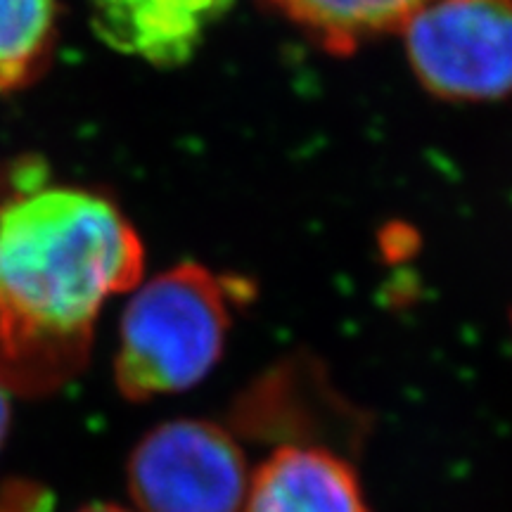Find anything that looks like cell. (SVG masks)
I'll list each match as a JSON object with an SVG mask.
<instances>
[{"label": "cell", "mask_w": 512, "mask_h": 512, "mask_svg": "<svg viewBox=\"0 0 512 512\" xmlns=\"http://www.w3.org/2000/svg\"><path fill=\"white\" fill-rule=\"evenodd\" d=\"M143 268V242L112 200L19 171L0 200V387L43 396L72 382L105 304Z\"/></svg>", "instance_id": "obj_1"}, {"label": "cell", "mask_w": 512, "mask_h": 512, "mask_svg": "<svg viewBox=\"0 0 512 512\" xmlns=\"http://www.w3.org/2000/svg\"><path fill=\"white\" fill-rule=\"evenodd\" d=\"M200 264H181L133 287L119 325L114 380L131 401L197 387L219 366L235 290Z\"/></svg>", "instance_id": "obj_2"}, {"label": "cell", "mask_w": 512, "mask_h": 512, "mask_svg": "<svg viewBox=\"0 0 512 512\" xmlns=\"http://www.w3.org/2000/svg\"><path fill=\"white\" fill-rule=\"evenodd\" d=\"M399 31L415 76L437 98L512 95V0H430Z\"/></svg>", "instance_id": "obj_3"}, {"label": "cell", "mask_w": 512, "mask_h": 512, "mask_svg": "<svg viewBox=\"0 0 512 512\" xmlns=\"http://www.w3.org/2000/svg\"><path fill=\"white\" fill-rule=\"evenodd\" d=\"M249 475L233 434L216 422L178 418L138 441L126 482L136 512H240Z\"/></svg>", "instance_id": "obj_4"}, {"label": "cell", "mask_w": 512, "mask_h": 512, "mask_svg": "<svg viewBox=\"0 0 512 512\" xmlns=\"http://www.w3.org/2000/svg\"><path fill=\"white\" fill-rule=\"evenodd\" d=\"M230 5L233 0H88L102 43L157 67L188 62Z\"/></svg>", "instance_id": "obj_5"}, {"label": "cell", "mask_w": 512, "mask_h": 512, "mask_svg": "<svg viewBox=\"0 0 512 512\" xmlns=\"http://www.w3.org/2000/svg\"><path fill=\"white\" fill-rule=\"evenodd\" d=\"M240 512H370L354 467L320 446H280L252 470Z\"/></svg>", "instance_id": "obj_6"}, {"label": "cell", "mask_w": 512, "mask_h": 512, "mask_svg": "<svg viewBox=\"0 0 512 512\" xmlns=\"http://www.w3.org/2000/svg\"><path fill=\"white\" fill-rule=\"evenodd\" d=\"M332 55H351L373 38L396 34L430 0H266Z\"/></svg>", "instance_id": "obj_7"}, {"label": "cell", "mask_w": 512, "mask_h": 512, "mask_svg": "<svg viewBox=\"0 0 512 512\" xmlns=\"http://www.w3.org/2000/svg\"><path fill=\"white\" fill-rule=\"evenodd\" d=\"M57 0H0V93L34 81L57 31Z\"/></svg>", "instance_id": "obj_8"}, {"label": "cell", "mask_w": 512, "mask_h": 512, "mask_svg": "<svg viewBox=\"0 0 512 512\" xmlns=\"http://www.w3.org/2000/svg\"><path fill=\"white\" fill-rule=\"evenodd\" d=\"M10 392L5 387H0V451H3L5 439L10 432V420H12V408H10Z\"/></svg>", "instance_id": "obj_9"}, {"label": "cell", "mask_w": 512, "mask_h": 512, "mask_svg": "<svg viewBox=\"0 0 512 512\" xmlns=\"http://www.w3.org/2000/svg\"><path fill=\"white\" fill-rule=\"evenodd\" d=\"M76 512H136V510L124 508V505H114V503H93V505H86V508H81Z\"/></svg>", "instance_id": "obj_10"}]
</instances>
